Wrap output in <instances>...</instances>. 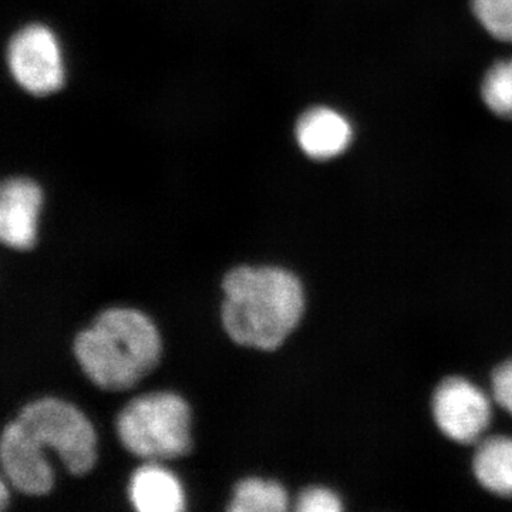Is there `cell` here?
<instances>
[{
    "label": "cell",
    "mask_w": 512,
    "mask_h": 512,
    "mask_svg": "<svg viewBox=\"0 0 512 512\" xmlns=\"http://www.w3.org/2000/svg\"><path fill=\"white\" fill-rule=\"evenodd\" d=\"M59 454L64 467L74 474L89 473L97 461V437L92 423L77 407L45 397L23 407L0 440L3 474L20 493L45 495L55 483L43 448Z\"/></svg>",
    "instance_id": "1"
},
{
    "label": "cell",
    "mask_w": 512,
    "mask_h": 512,
    "mask_svg": "<svg viewBox=\"0 0 512 512\" xmlns=\"http://www.w3.org/2000/svg\"><path fill=\"white\" fill-rule=\"evenodd\" d=\"M222 289V325L245 348L278 349L305 311L301 281L276 266H239L225 275Z\"/></svg>",
    "instance_id": "2"
},
{
    "label": "cell",
    "mask_w": 512,
    "mask_h": 512,
    "mask_svg": "<svg viewBox=\"0 0 512 512\" xmlns=\"http://www.w3.org/2000/svg\"><path fill=\"white\" fill-rule=\"evenodd\" d=\"M74 356L100 389L123 392L157 366L161 339L156 325L136 309H107L74 340Z\"/></svg>",
    "instance_id": "3"
},
{
    "label": "cell",
    "mask_w": 512,
    "mask_h": 512,
    "mask_svg": "<svg viewBox=\"0 0 512 512\" xmlns=\"http://www.w3.org/2000/svg\"><path fill=\"white\" fill-rule=\"evenodd\" d=\"M190 406L178 394L157 392L131 400L116 421L121 444L134 456L171 460L191 451Z\"/></svg>",
    "instance_id": "4"
},
{
    "label": "cell",
    "mask_w": 512,
    "mask_h": 512,
    "mask_svg": "<svg viewBox=\"0 0 512 512\" xmlns=\"http://www.w3.org/2000/svg\"><path fill=\"white\" fill-rule=\"evenodd\" d=\"M10 72L35 96L57 92L64 83L62 53L52 30L28 26L13 37L8 49Z\"/></svg>",
    "instance_id": "5"
},
{
    "label": "cell",
    "mask_w": 512,
    "mask_h": 512,
    "mask_svg": "<svg viewBox=\"0 0 512 512\" xmlns=\"http://www.w3.org/2000/svg\"><path fill=\"white\" fill-rule=\"evenodd\" d=\"M433 414L440 430L458 443H474L491 421L488 397L461 377L440 384L433 397Z\"/></svg>",
    "instance_id": "6"
},
{
    "label": "cell",
    "mask_w": 512,
    "mask_h": 512,
    "mask_svg": "<svg viewBox=\"0 0 512 512\" xmlns=\"http://www.w3.org/2000/svg\"><path fill=\"white\" fill-rule=\"evenodd\" d=\"M42 190L26 178L5 181L0 191V239L6 247L28 251L36 245Z\"/></svg>",
    "instance_id": "7"
},
{
    "label": "cell",
    "mask_w": 512,
    "mask_h": 512,
    "mask_svg": "<svg viewBox=\"0 0 512 512\" xmlns=\"http://www.w3.org/2000/svg\"><path fill=\"white\" fill-rule=\"evenodd\" d=\"M296 140L306 156L326 161L342 156L353 141V127L339 111L315 107L296 124Z\"/></svg>",
    "instance_id": "8"
},
{
    "label": "cell",
    "mask_w": 512,
    "mask_h": 512,
    "mask_svg": "<svg viewBox=\"0 0 512 512\" xmlns=\"http://www.w3.org/2000/svg\"><path fill=\"white\" fill-rule=\"evenodd\" d=\"M128 494L134 508L140 512H180L185 508L180 481L156 464L138 468L131 477Z\"/></svg>",
    "instance_id": "9"
},
{
    "label": "cell",
    "mask_w": 512,
    "mask_h": 512,
    "mask_svg": "<svg viewBox=\"0 0 512 512\" xmlns=\"http://www.w3.org/2000/svg\"><path fill=\"white\" fill-rule=\"evenodd\" d=\"M474 474L485 490L512 497V439L495 436L481 441L474 456Z\"/></svg>",
    "instance_id": "10"
},
{
    "label": "cell",
    "mask_w": 512,
    "mask_h": 512,
    "mask_svg": "<svg viewBox=\"0 0 512 512\" xmlns=\"http://www.w3.org/2000/svg\"><path fill=\"white\" fill-rule=\"evenodd\" d=\"M288 508V494L276 481L247 478L235 485L231 512H282Z\"/></svg>",
    "instance_id": "11"
},
{
    "label": "cell",
    "mask_w": 512,
    "mask_h": 512,
    "mask_svg": "<svg viewBox=\"0 0 512 512\" xmlns=\"http://www.w3.org/2000/svg\"><path fill=\"white\" fill-rule=\"evenodd\" d=\"M481 99L495 116L512 121V57L487 70L481 83Z\"/></svg>",
    "instance_id": "12"
},
{
    "label": "cell",
    "mask_w": 512,
    "mask_h": 512,
    "mask_svg": "<svg viewBox=\"0 0 512 512\" xmlns=\"http://www.w3.org/2000/svg\"><path fill=\"white\" fill-rule=\"evenodd\" d=\"M471 10L488 35L512 43V0H471Z\"/></svg>",
    "instance_id": "13"
},
{
    "label": "cell",
    "mask_w": 512,
    "mask_h": 512,
    "mask_svg": "<svg viewBox=\"0 0 512 512\" xmlns=\"http://www.w3.org/2000/svg\"><path fill=\"white\" fill-rule=\"evenodd\" d=\"M342 508L338 495L323 487H312L303 491L296 505V510L301 512H338Z\"/></svg>",
    "instance_id": "14"
},
{
    "label": "cell",
    "mask_w": 512,
    "mask_h": 512,
    "mask_svg": "<svg viewBox=\"0 0 512 512\" xmlns=\"http://www.w3.org/2000/svg\"><path fill=\"white\" fill-rule=\"evenodd\" d=\"M493 392L497 403L512 416V360L495 370Z\"/></svg>",
    "instance_id": "15"
},
{
    "label": "cell",
    "mask_w": 512,
    "mask_h": 512,
    "mask_svg": "<svg viewBox=\"0 0 512 512\" xmlns=\"http://www.w3.org/2000/svg\"><path fill=\"white\" fill-rule=\"evenodd\" d=\"M0 508L5 510L6 505H8V487H6L5 480H2V484H0Z\"/></svg>",
    "instance_id": "16"
}]
</instances>
